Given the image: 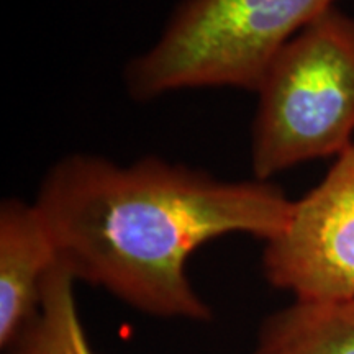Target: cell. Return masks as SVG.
Instances as JSON below:
<instances>
[{
    "instance_id": "5",
    "label": "cell",
    "mask_w": 354,
    "mask_h": 354,
    "mask_svg": "<svg viewBox=\"0 0 354 354\" xmlns=\"http://www.w3.org/2000/svg\"><path fill=\"white\" fill-rule=\"evenodd\" d=\"M56 246L38 207L20 198L0 205V346L8 349L37 317Z\"/></svg>"
},
{
    "instance_id": "1",
    "label": "cell",
    "mask_w": 354,
    "mask_h": 354,
    "mask_svg": "<svg viewBox=\"0 0 354 354\" xmlns=\"http://www.w3.org/2000/svg\"><path fill=\"white\" fill-rule=\"evenodd\" d=\"M35 205L76 281L148 315L205 322L212 310L187 277L190 254L232 233L269 241L289 223L294 201L254 177L225 180L158 156L118 165L74 153L48 169Z\"/></svg>"
},
{
    "instance_id": "7",
    "label": "cell",
    "mask_w": 354,
    "mask_h": 354,
    "mask_svg": "<svg viewBox=\"0 0 354 354\" xmlns=\"http://www.w3.org/2000/svg\"><path fill=\"white\" fill-rule=\"evenodd\" d=\"M76 279L57 263L43 284L39 312L13 339L8 354H95L79 318Z\"/></svg>"
},
{
    "instance_id": "4",
    "label": "cell",
    "mask_w": 354,
    "mask_h": 354,
    "mask_svg": "<svg viewBox=\"0 0 354 354\" xmlns=\"http://www.w3.org/2000/svg\"><path fill=\"white\" fill-rule=\"evenodd\" d=\"M263 269L297 302L354 299V143L294 202L286 228L266 241Z\"/></svg>"
},
{
    "instance_id": "3",
    "label": "cell",
    "mask_w": 354,
    "mask_h": 354,
    "mask_svg": "<svg viewBox=\"0 0 354 354\" xmlns=\"http://www.w3.org/2000/svg\"><path fill=\"white\" fill-rule=\"evenodd\" d=\"M335 2L183 0L158 41L128 63V94L145 102L183 88L256 92L279 50Z\"/></svg>"
},
{
    "instance_id": "6",
    "label": "cell",
    "mask_w": 354,
    "mask_h": 354,
    "mask_svg": "<svg viewBox=\"0 0 354 354\" xmlns=\"http://www.w3.org/2000/svg\"><path fill=\"white\" fill-rule=\"evenodd\" d=\"M254 354H354V299L295 300L266 318Z\"/></svg>"
},
{
    "instance_id": "2",
    "label": "cell",
    "mask_w": 354,
    "mask_h": 354,
    "mask_svg": "<svg viewBox=\"0 0 354 354\" xmlns=\"http://www.w3.org/2000/svg\"><path fill=\"white\" fill-rule=\"evenodd\" d=\"M251 127L254 179L354 143V17L330 8L289 39L266 68Z\"/></svg>"
}]
</instances>
